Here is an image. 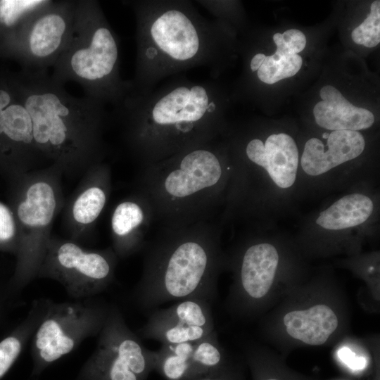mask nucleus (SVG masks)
<instances>
[{
  "label": "nucleus",
  "mask_w": 380,
  "mask_h": 380,
  "mask_svg": "<svg viewBox=\"0 0 380 380\" xmlns=\"http://www.w3.org/2000/svg\"><path fill=\"white\" fill-rule=\"evenodd\" d=\"M220 111L213 84L179 75L146 92L129 89L115 108L126 144L146 166L210 142Z\"/></svg>",
  "instance_id": "1"
},
{
  "label": "nucleus",
  "mask_w": 380,
  "mask_h": 380,
  "mask_svg": "<svg viewBox=\"0 0 380 380\" xmlns=\"http://www.w3.org/2000/svg\"><path fill=\"white\" fill-rule=\"evenodd\" d=\"M30 114L36 149L45 167L63 175L84 174L103 162L105 105L87 96L76 97L42 71L11 74Z\"/></svg>",
  "instance_id": "2"
},
{
  "label": "nucleus",
  "mask_w": 380,
  "mask_h": 380,
  "mask_svg": "<svg viewBox=\"0 0 380 380\" xmlns=\"http://www.w3.org/2000/svg\"><path fill=\"white\" fill-rule=\"evenodd\" d=\"M136 18L137 56L131 91H148L169 77L213 65L214 25L190 1H131Z\"/></svg>",
  "instance_id": "3"
},
{
  "label": "nucleus",
  "mask_w": 380,
  "mask_h": 380,
  "mask_svg": "<svg viewBox=\"0 0 380 380\" xmlns=\"http://www.w3.org/2000/svg\"><path fill=\"white\" fill-rule=\"evenodd\" d=\"M216 252L208 230H173L148 249L133 298L148 310L187 298L212 299Z\"/></svg>",
  "instance_id": "4"
},
{
  "label": "nucleus",
  "mask_w": 380,
  "mask_h": 380,
  "mask_svg": "<svg viewBox=\"0 0 380 380\" xmlns=\"http://www.w3.org/2000/svg\"><path fill=\"white\" fill-rule=\"evenodd\" d=\"M51 68L57 82L77 83L85 96L115 108L131 87L120 76L118 37L96 1H77L69 40Z\"/></svg>",
  "instance_id": "5"
},
{
  "label": "nucleus",
  "mask_w": 380,
  "mask_h": 380,
  "mask_svg": "<svg viewBox=\"0 0 380 380\" xmlns=\"http://www.w3.org/2000/svg\"><path fill=\"white\" fill-rule=\"evenodd\" d=\"M63 172L49 166L7 182L8 201L20 233V248L12 277L7 283L15 294L37 278L52 227L65 205Z\"/></svg>",
  "instance_id": "6"
},
{
  "label": "nucleus",
  "mask_w": 380,
  "mask_h": 380,
  "mask_svg": "<svg viewBox=\"0 0 380 380\" xmlns=\"http://www.w3.org/2000/svg\"><path fill=\"white\" fill-rule=\"evenodd\" d=\"M210 142L146 166L156 173L147 182L148 194L160 213L171 215L170 220H182L194 214L193 210L206 203L209 192L220 182L222 167Z\"/></svg>",
  "instance_id": "7"
},
{
  "label": "nucleus",
  "mask_w": 380,
  "mask_h": 380,
  "mask_svg": "<svg viewBox=\"0 0 380 380\" xmlns=\"http://www.w3.org/2000/svg\"><path fill=\"white\" fill-rule=\"evenodd\" d=\"M110 307L93 298L51 301L32 337V376L72 353L85 339L98 336Z\"/></svg>",
  "instance_id": "8"
},
{
  "label": "nucleus",
  "mask_w": 380,
  "mask_h": 380,
  "mask_svg": "<svg viewBox=\"0 0 380 380\" xmlns=\"http://www.w3.org/2000/svg\"><path fill=\"white\" fill-rule=\"evenodd\" d=\"M117 257L112 247L87 249L77 241L52 234L37 278L56 281L74 300L94 298L113 282Z\"/></svg>",
  "instance_id": "9"
},
{
  "label": "nucleus",
  "mask_w": 380,
  "mask_h": 380,
  "mask_svg": "<svg viewBox=\"0 0 380 380\" xmlns=\"http://www.w3.org/2000/svg\"><path fill=\"white\" fill-rule=\"evenodd\" d=\"M76 2L49 0L2 46L0 58L17 61L23 70L47 72L69 40Z\"/></svg>",
  "instance_id": "10"
},
{
  "label": "nucleus",
  "mask_w": 380,
  "mask_h": 380,
  "mask_svg": "<svg viewBox=\"0 0 380 380\" xmlns=\"http://www.w3.org/2000/svg\"><path fill=\"white\" fill-rule=\"evenodd\" d=\"M98 337L76 380H146L153 371V351L143 346L115 305H110Z\"/></svg>",
  "instance_id": "11"
},
{
  "label": "nucleus",
  "mask_w": 380,
  "mask_h": 380,
  "mask_svg": "<svg viewBox=\"0 0 380 380\" xmlns=\"http://www.w3.org/2000/svg\"><path fill=\"white\" fill-rule=\"evenodd\" d=\"M42 168L30 114L11 75H0V175L7 183Z\"/></svg>",
  "instance_id": "12"
},
{
  "label": "nucleus",
  "mask_w": 380,
  "mask_h": 380,
  "mask_svg": "<svg viewBox=\"0 0 380 380\" xmlns=\"http://www.w3.org/2000/svg\"><path fill=\"white\" fill-rule=\"evenodd\" d=\"M209 303L201 298H187L166 309L156 310L140 329L145 338L163 344L198 341L213 332Z\"/></svg>",
  "instance_id": "13"
},
{
  "label": "nucleus",
  "mask_w": 380,
  "mask_h": 380,
  "mask_svg": "<svg viewBox=\"0 0 380 380\" xmlns=\"http://www.w3.org/2000/svg\"><path fill=\"white\" fill-rule=\"evenodd\" d=\"M110 181L109 167L103 162L92 165L83 174L77 190L63 209L67 238L80 243L87 239L106 206Z\"/></svg>",
  "instance_id": "14"
},
{
  "label": "nucleus",
  "mask_w": 380,
  "mask_h": 380,
  "mask_svg": "<svg viewBox=\"0 0 380 380\" xmlns=\"http://www.w3.org/2000/svg\"><path fill=\"white\" fill-rule=\"evenodd\" d=\"M246 153L253 163L262 167L279 187L287 189L295 182L298 165V151L293 139L287 134L270 135L265 143L253 139Z\"/></svg>",
  "instance_id": "15"
},
{
  "label": "nucleus",
  "mask_w": 380,
  "mask_h": 380,
  "mask_svg": "<svg viewBox=\"0 0 380 380\" xmlns=\"http://www.w3.org/2000/svg\"><path fill=\"white\" fill-rule=\"evenodd\" d=\"M365 141L359 132L332 131L327 146L317 138H311L305 144L301 167L311 176L322 175L332 168L356 158L363 152Z\"/></svg>",
  "instance_id": "16"
},
{
  "label": "nucleus",
  "mask_w": 380,
  "mask_h": 380,
  "mask_svg": "<svg viewBox=\"0 0 380 380\" xmlns=\"http://www.w3.org/2000/svg\"><path fill=\"white\" fill-rule=\"evenodd\" d=\"M319 95L322 100L313 108L315 122L319 127L331 131L358 132L373 125V113L353 105L336 87L324 86Z\"/></svg>",
  "instance_id": "17"
},
{
  "label": "nucleus",
  "mask_w": 380,
  "mask_h": 380,
  "mask_svg": "<svg viewBox=\"0 0 380 380\" xmlns=\"http://www.w3.org/2000/svg\"><path fill=\"white\" fill-rule=\"evenodd\" d=\"M273 41L277 46L275 53L266 56L256 71L258 79L268 84L291 77L300 70L303 59L298 53L306 45L305 34L296 29L286 30L282 34L275 33Z\"/></svg>",
  "instance_id": "18"
},
{
  "label": "nucleus",
  "mask_w": 380,
  "mask_h": 380,
  "mask_svg": "<svg viewBox=\"0 0 380 380\" xmlns=\"http://www.w3.org/2000/svg\"><path fill=\"white\" fill-rule=\"evenodd\" d=\"M279 262V255L272 244H254L244 253L241 268L240 283L248 298L260 299L270 289Z\"/></svg>",
  "instance_id": "19"
},
{
  "label": "nucleus",
  "mask_w": 380,
  "mask_h": 380,
  "mask_svg": "<svg viewBox=\"0 0 380 380\" xmlns=\"http://www.w3.org/2000/svg\"><path fill=\"white\" fill-rule=\"evenodd\" d=\"M283 322L290 336L312 346L324 343L338 327L334 312L322 304L291 311L284 315Z\"/></svg>",
  "instance_id": "20"
},
{
  "label": "nucleus",
  "mask_w": 380,
  "mask_h": 380,
  "mask_svg": "<svg viewBox=\"0 0 380 380\" xmlns=\"http://www.w3.org/2000/svg\"><path fill=\"white\" fill-rule=\"evenodd\" d=\"M145 220V212L139 201L128 199L114 209L110 225L113 249L118 257L125 258L141 246L139 229Z\"/></svg>",
  "instance_id": "21"
},
{
  "label": "nucleus",
  "mask_w": 380,
  "mask_h": 380,
  "mask_svg": "<svg viewBox=\"0 0 380 380\" xmlns=\"http://www.w3.org/2000/svg\"><path fill=\"white\" fill-rule=\"evenodd\" d=\"M51 300H34L23 321L0 341V380L18 360L46 312Z\"/></svg>",
  "instance_id": "22"
},
{
  "label": "nucleus",
  "mask_w": 380,
  "mask_h": 380,
  "mask_svg": "<svg viewBox=\"0 0 380 380\" xmlns=\"http://www.w3.org/2000/svg\"><path fill=\"white\" fill-rule=\"evenodd\" d=\"M373 207L372 201L365 195H346L321 212L316 223L329 230H341L355 227L369 218Z\"/></svg>",
  "instance_id": "23"
},
{
  "label": "nucleus",
  "mask_w": 380,
  "mask_h": 380,
  "mask_svg": "<svg viewBox=\"0 0 380 380\" xmlns=\"http://www.w3.org/2000/svg\"><path fill=\"white\" fill-rule=\"evenodd\" d=\"M194 342L163 344L153 351V371L165 380L198 379L193 359Z\"/></svg>",
  "instance_id": "24"
},
{
  "label": "nucleus",
  "mask_w": 380,
  "mask_h": 380,
  "mask_svg": "<svg viewBox=\"0 0 380 380\" xmlns=\"http://www.w3.org/2000/svg\"><path fill=\"white\" fill-rule=\"evenodd\" d=\"M49 0H0V49Z\"/></svg>",
  "instance_id": "25"
},
{
  "label": "nucleus",
  "mask_w": 380,
  "mask_h": 380,
  "mask_svg": "<svg viewBox=\"0 0 380 380\" xmlns=\"http://www.w3.org/2000/svg\"><path fill=\"white\" fill-rule=\"evenodd\" d=\"M192 359L198 378L219 371L222 355L213 332L194 342Z\"/></svg>",
  "instance_id": "26"
},
{
  "label": "nucleus",
  "mask_w": 380,
  "mask_h": 380,
  "mask_svg": "<svg viewBox=\"0 0 380 380\" xmlns=\"http://www.w3.org/2000/svg\"><path fill=\"white\" fill-rule=\"evenodd\" d=\"M353 41L357 44L372 48L380 42V1L372 3L370 13L352 33Z\"/></svg>",
  "instance_id": "27"
},
{
  "label": "nucleus",
  "mask_w": 380,
  "mask_h": 380,
  "mask_svg": "<svg viewBox=\"0 0 380 380\" xmlns=\"http://www.w3.org/2000/svg\"><path fill=\"white\" fill-rule=\"evenodd\" d=\"M20 248V233L14 214L8 204L0 201V251L16 255Z\"/></svg>",
  "instance_id": "28"
},
{
  "label": "nucleus",
  "mask_w": 380,
  "mask_h": 380,
  "mask_svg": "<svg viewBox=\"0 0 380 380\" xmlns=\"http://www.w3.org/2000/svg\"><path fill=\"white\" fill-rule=\"evenodd\" d=\"M337 355L340 360L353 370H361L366 367V359L356 356L355 353L346 347L340 348Z\"/></svg>",
  "instance_id": "29"
},
{
  "label": "nucleus",
  "mask_w": 380,
  "mask_h": 380,
  "mask_svg": "<svg viewBox=\"0 0 380 380\" xmlns=\"http://www.w3.org/2000/svg\"><path fill=\"white\" fill-rule=\"evenodd\" d=\"M13 293L9 290L7 284H0V322L8 309L11 303V299Z\"/></svg>",
  "instance_id": "30"
},
{
  "label": "nucleus",
  "mask_w": 380,
  "mask_h": 380,
  "mask_svg": "<svg viewBox=\"0 0 380 380\" xmlns=\"http://www.w3.org/2000/svg\"><path fill=\"white\" fill-rule=\"evenodd\" d=\"M265 56H266L262 53H256L253 56L250 62V68L252 72H256L258 70L265 58Z\"/></svg>",
  "instance_id": "31"
},
{
  "label": "nucleus",
  "mask_w": 380,
  "mask_h": 380,
  "mask_svg": "<svg viewBox=\"0 0 380 380\" xmlns=\"http://www.w3.org/2000/svg\"><path fill=\"white\" fill-rule=\"evenodd\" d=\"M195 380H226V379L220 375V371H217L215 373L205 375Z\"/></svg>",
  "instance_id": "32"
},
{
  "label": "nucleus",
  "mask_w": 380,
  "mask_h": 380,
  "mask_svg": "<svg viewBox=\"0 0 380 380\" xmlns=\"http://www.w3.org/2000/svg\"><path fill=\"white\" fill-rule=\"evenodd\" d=\"M329 135V134L326 132V133L323 134L322 137H323L324 139H327Z\"/></svg>",
  "instance_id": "33"
},
{
  "label": "nucleus",
  "mask_w": 380,
  "mask_h": 380,
  "mask_svg": "<svg viewBox=\"0 0 380 380\" xmlns=\"http://www.w3.org/2000/svg\"><path fill=\"white\" fill-rule=\"evenodd\" d=\"M265 380H277V379H265Z\"/></svg>",
  "instance_id": "34"
}]
</instances>
